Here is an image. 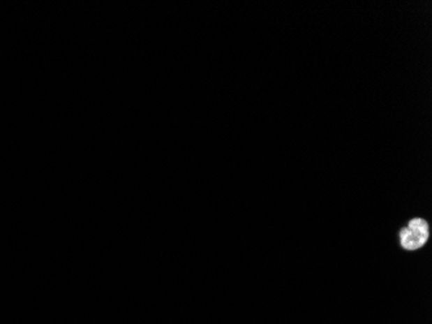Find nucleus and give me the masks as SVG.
Listing matches in <instances>:
<instances>
[{"mask_svg":"<svg viewBox=\"0 0 432 324\" xmlns=\"http://www.w3.org/2000/svg\"><path fill=\"white\" fill-rule=\"evenodd\" d=\"M400 244L408 252H415L424 246L430 237V227L424 218L412 219L406 227L401 228Z\"/></svg>","mask_w":432,"mask_h":324,"instance_id":"1","label":"nucleus"}]
</instances>
